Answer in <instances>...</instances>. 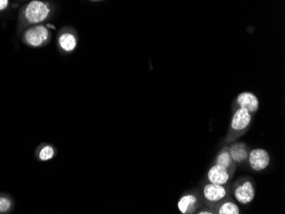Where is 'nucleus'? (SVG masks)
Returning a JSON list of instances; mask_svg holds the SVG:
<instances>
[{
    "mask_svg": "<svg viewBox=\"0 0 285 214\" xmlns=\"http://www.w3.org/2000/svg\"><path fill=\"white\" fill-rule=\"evenodd\" d=\"M24 40L28 45L39 47L45 45L50 40V29H48L45 26L37 25L28 28L24 33Z\"/></svg>",
    "mask_w": 285,
    "mask_h": 214,
    "instance_id": "nucleus-3",
    "label": "nucleus"
},
{
    "mask_svg": "<svg viewBox=\"0 0 285 214\" xmlns=\"http://www.w3.org/2000/svg\"><path fill=\"white\" fill-rule=\"evenodd\" d=\"M251 123V113L243 108H238L231 120L230 134L234 137L240 136L246 132Z\"/></svg>",
    "mask_w": 285,
    "mask_h": 214,
    "instance_id": "nucleus-2",
    "label": "nucleus"
},
{
    "mask_svg": "<svg viewBox=\"0 0 285 214\" xmlns=\"http://www.w3.org/2000/svg\"><path fill=\"white\" fill-rule=\"evenodd\" d=\"M228 150H229L232 161L235 163V165L242 164L248 159L249 151H248L246 145L243 142H235L232 144L231 147H228Z\"/></svg>",
    "mask_w": 285,
    "mask_h": 214,
    "instance_id": "nucleus-10",
    "label": "nucleus"
},
{
    "mask_svg": "<svg viewBox=\"0 0 285 214\" xmlns=\"http://www.w3.org/2000/svg\"><path fill=\"white\" fill-rule=\"evenodd\" d=\"M55 154V150L51 146H45L42 149L40 150L39 153V157L41 161H50L53 158Z\"/></svg>",
    "mask_w": 285,
    "mask_h": 214,
    "instance_id": "nucleus-14",
    "label": "nucleus"
},
{
    "mask_svg": "<svg viewBox=\"0 0 285 214\" xmlns=\"http://www.w3.org/2000/svg\"><path fill=\"white\" fill-rule=\"evenodd\" d=\"M198 202L196 194H184L178 201L177 206L182 214H194L198 206Z\"/></svg>",
    "mask_w": 285,
    "mask_h": 214,
    "instance_id": "nucleus-9",
    "label": "nucleus"
},
{
    "mask_svg": "<svg viewBox=\"0 0 285 214\" xmlns=\"http://www.w3.org/2000/svg\"><path fill=\"white\" fill-rule=\"evenodd\" d=\"M51 13L50 5L42 1H32L26 6L24 17L27 22L32 24L43 23Z\"/></svg>",
    "mask_w": 285,
    "mask_h": 214,
    "instance_id": "nucleus-1",
    "label": "nucleus"
},
{
    "mask_svg": "<svg viewBox=\"0 0 285 214\" xmlns=\"http://www.w3.org/2000/svg\"><path fill=\"white\" fill-rule=\"evenodd\" d=\"M196 214H216L213 211H210V210H201Z\"/></svg>",
    "mask_w": 285,
    "mask_h": 214,
    "instance_id": "nucleus-17",
    "label": "nucleus"
},
{
    "mask_svg": "<svg viewBox=\"0 0 285 214\" xmlns=\"http://www.w3.org/2000/svg\"><path fill=\"white\" fill-rule=\"evenodd\" d=\"M248 161L249 167L254 172H262L266 170L271 162V157L266 150L255 148L249 152Z\"/></svg>",
    "mask_w": 285,
    "mask_h": 214,
    "instance_id": "nucleus-4",
    "label": "nucleus"
},
{
    "mask_svg": "<svg viewBox=\"0 0 285 214\" xmlns=\"http://www.w3.org/2000/svg\"><path fill=\"white\" fill-rule=\"evenodd\" d=\"M9 6V1L7 0H0V12L6 10Z\"/></svg>",
    "mask_w": 285,
    "mask_h": 214,
    "instance_id": "nucleus-16",
    "label": "nucleus"
},
{
    "mask_svg": "<svg viewBox=\"0 0 285 214\" xmlns=\"http://www.w3.org/2000/svg\"><path fill=\"white\" fill-rule=\"evenodd\" d=\"M12 206L11 200L6 197H0V212L8 211Z\"/></svg>",
    "mask_w": 285,
    "mask_h": 214,
    "instance_id": "nucleus-15",
    "label": "nucleus"
},
{
    "mask_svg": "<svg viewBox=\"0 0 285 214\" xmlns=\"http://www.w3.org/2000/svg\"><path fill=\"white\" fill-rule=\"evenodd\" d=\"M217 214H241L239 206L233 201L227 200L224 201L221 206H219Z\"/></svg>",
    "mask_w": 285,
    "mask_h": 214,
    "instance_id": "nucleus-13",
    "label": "nucleus"
},
{
    "mask_svg": "<svg viewBox=\"0 0 285 214\" xmlns=\"http://www.w3.org/2000/svg\"><path fill=\"white\" fill-rule=\"evenodd\" d=\"M232 176L233 173L231 171L221 167L220 165L215 164L208 170L207 178L210 183L225 186L228 183Z\"/></svg>",
    "mask_w": 285,
    "mask_h": 214,
    "instance_id": "nucleus-6",
    "label": "nucleus"
},
{
    "mask_svg": "<svg viewBox=\"0 0 285 214\" xmlns=\"http://www.w3.org/2000/svg\"><path fill=\"white\" fill-rule=\"evenodd\" d=\"M216 164L227 168V169L231 171L232 173L234 172V170L236 168L235 163L233 162L232 157L230 155L228 147H224L223 149L219 152V154L217 155L216 158Z\"/></svg>",
    "mask_w": 285,
    "mask_h": 214,
    "instance_id": "nucleus-12",
    "label": "nucleus"
},
{
    "mask_svg": "<svg viewBox=\"0 0 285 214\" xmlns=\"http://www.w3.org/2000/svg\"><path fill=\"white\" fill-rule=\"evenodd\" d=\"M58 45L62 51L71 52L77 46V38L72 32H63L59 36Z\"/></svg>",
    "mask_w": 285,
    "mask_h": 214,
    "instance_id": "nucleus-11",
    "label": "nucleus"
},
{
    "mask_svg": "<svg viewBox=\"0 0 285 214\" xmlns=\"http://www.w3.org/2000/svg\"><path fill=\"white\" fill-rule=\"evenodd\" d=\"M238 108H243L248 111L249 113H256L259 106H260V101L257 98V96L251 93V92H243L239 93L237 99H236Z\"/></svg>",
    "mask_w": 285,
    "mask_h": 214,
    "instance_id": "nucleus-8",
    "label": "nucleus"
},
{
    "mask_svg": "<svg viewBox=\"0 0 285 214\" xmlns=\"http://www.w3.org/2000/svg\"><path fill=\"white\" fill-rule=\"evenodd\" d=\"M227 194L228 192L226 187L213 183H207L202 189L203 197L208 202H219L227 197Z\"/></svg>",
    "mask_w": 285,
    "mask_h": 214,
    "instance_id": "nucleus-7",
    "label": "nucleus"
},
{
    "mask_svg": "<svg viewBox=\"0 0 285 214\" xmlns=\"http://www.w3.org/2000/svg\"><path fill=\"white\" fill-rule=\"evenodd\" d=\"M234 197L240 204L246 205L252 202L255 196V189L250 180H244L238 183L234 189Z\"/></svg>",
    "mask_w": 285,
    "mask_h": 214,
    "instance_id": "nucleus-5",
    "label": "nucleus"
}]
</instances>
